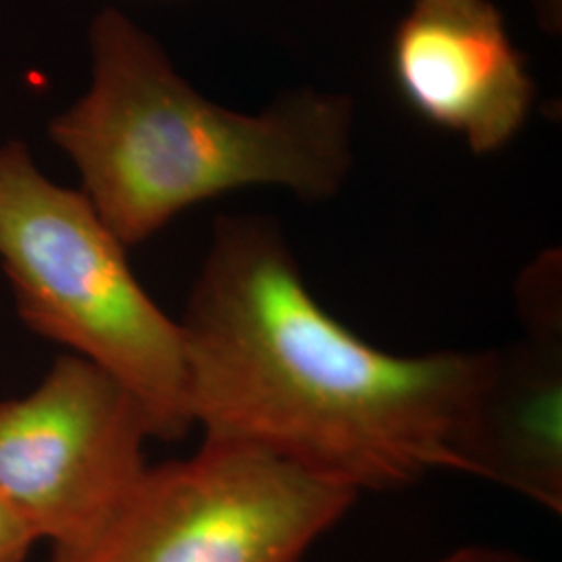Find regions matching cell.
<instances>
[{
    "instance_id": "1",
    "label": "cell",
    "mask_w": 562,
    "mask_h": 562,
    "mask_svg": "<svg viewBox=\"0 0 562 562\" xmlns=\"http://www.w3.org/2000/svg\"><path fill=\"white\" fill-rule=\"evenodd\" d=\"M204 438L250 443L362 490L459 471L496 350L396 357L329 317L280 227L222 217L180 322Z\"/></svg>"
},
{
    "instance_id": "2",
    "label": "cell",
    "mask_w": 562,
    "mask_h": 562,
    "mask_svg": "<svg viewBox=\"0 0 562 562\" xmlns=\"http://www.w3.org/2000/svg\"><path fill=\"white\" fill-rule=\"evenodd\" d=\"M92 83L48 125L81 194L127 248L181 211L248 186L302 201L338 194L352 167V102L302 90L261 115L227 111L181 78L117 9L90 25Z\"/></svg>"
},
{
    "instance_id": "3",
    "label": "cell",
    "mask_w": 562,
    "mask_h": 562,
    "mask_svg": "<svg viewBox=\"0 0 562 562\" xmlns=\"http://www.w3.org/2000/svg\"><path fill=\"white\" fill-rule=\"evenodd\" d=\"M0 265L21 322L117 378L153 438L194 427L180 323L146 294L88 199L48 180L21 140L0 146Z\"/></svg>"
},
{
    "instance_id": "4",
    "label": "cell",
    "mask_w": 562,
    "mask_h": 562,
    "mask_svg": "<svg viewBox=\"0 0 562 562\" xmlns=\"http://www.w3.org/2000/svg\"><path fill=\"white\" fill-rule=\"evenodd\" d=\"M359 492L250 443L204 438L146 467L117 506L50 562H302Z\"/></svg>"
},
{
    "instance_id": "5",
    "label": "cell",
    "mask_w": 562,
    "mask_h": 562,
    "mask_svg": "<svg viewBox=\"0 0 562 562\" xmlns=\"http://www.w3.org/2000/svg\"><path fill=\"white\" fill-rule=\"evenodd\" d=\"M153 438L140 401L78 355L0 401V496L53 548L80 542L138 482Z\"/></svg>"
},
{
    "instance_id": "6",
    "label": "cell",
    "mask_w": 562,
    "mask_h": 562,
    "mask_svg": "<svg viewBox=\"0 0 562 562\" xmlns=\"http://www.w3.org/2000/svg\"><path fill=\"white\" fill-rule=\"evenodd\" d=\"M392 74L423 120L459 134L477 155L513 140L536 97L490 0H415L392 38Z\"/></svg>"
},
{
    "instance_id": "7",
    "label": "cell",
    "mask_w": 562,
    "mask_h": 562,
    "mask_svg": "<svg viewBox=\"0 0 562 562\" xmlns=\"http://www.w3.org/2000/svg\"><path fill=\"white\" fill-rule=\"evenodd\" d=\"M527 340L496 350L461 446L459 471L562 508L561 294H519Z\"/></svg>"
},
{
    "instance_id": "8",
    "label": "cell",
    "mask_w": 562,
    "mask_h": 562,
    "mask_svg": "<svg viewBox=\"0 0 562 562\" xmlns=\"http://www.w3.org/2000/svg\"><path fill=\"white\" fill-rule=\"evenodd\" d=\"M38 536L20 513L0 496V562H23Z\"/></svg>"
},
{
    "instance_id": "9",
    "label": "cell",
    "mask_w": 562,
    "mask_h": 562,
    "mask_svg": "<svg viewBox=\"0 0 562 562\" xmlns=\"http://www.w3.org/2000/svg\"><path fill=\"white\" fill-rule=\"evenodd\" d=\"M440 562H531L522 559L519 554L504 552V550H494V548H462L452 554H448Z\"/></svg>"
},
{
    "instance_id": "10",
    "label": "cell",
    "mask_w": 562,
    "mask_h": 562,
    "mask_svg": "<svg viewBox=\"0 0 562 562\" xmlns=\"http://www.w3.org/2000/svg\"><path fill=\"white\" fill-rule=\"evenodd\" d=\"M546 2V9H548V18L554 21V0H543ZM561 0H557V7H559Z\"/></svg>"
}]
</instances>
